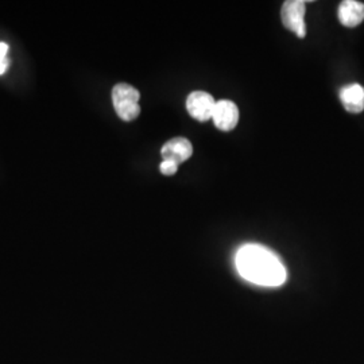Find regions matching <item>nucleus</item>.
Masks as SVG:
<instances>
[{"label":"nucleus","instance_id":"2","mask_svg":"<svg viewBox=\"0 0 364 364\" xmlns=\"http://www.w3.org/2000/svg\"><path fill=\"white\" fill-rule=\"evenodd\" d=\"M141 93L130 84L120 82L112 90V103L117 117L124 122H132L141 114Z\"/></svg>","mask_w":364,"mask_h":364},{"label":"nucleus","instance_id":"5","mask_svg":"<svg viewBox=\"0 0 364 364\" xmlns=\"http://www.w3.org/2000/svg\"><path fill=\"white\" fill-rule=\"evenodd\" d=\"M192 154H193V146L189 139L182 138V136L170 139L169 142H166L161 149L162 159L171 161L177 165L188 161Z\"/></svg>","mask_w":364,"mask_h":364},{"label":"nucleus","instance_id":"3","mask_svg":"<svg viewBox=\"0 0 364 364\" xmlns=\"http://www.w3.org/2000/svg\"><path fill=\"white\" fill-rule=\"evenodd\" d=\"M306 3L302 0H287L281 9V21L287 30L293 31L299 38H305V11Z\"/></svg>","mask_w":364,"mask_h":364},{"label":"nucleus","instance_id":"7","mask_svg":"<svg viewBox=\"0 0 364 364\" xmlns=\"http://www.w3.org/2000/svg\"><path fill=\"white\" fill-rule=\"evenodd\" d=\"M338 16L343 26H359L364 21V3L356 0L341 1L338 6Z\"/></svg>","mask_w":364,"mask_h":364},{"label":"nucleus","instance_id":"10","mask_svg":"<svg viewBox=\"0 0 364 364\" xmlns=\"http://www.w3.org/2000/svg\"><path fill=\"white\" fill-rule=\"evenodd\" d=\"M159 170H161V173L164 174V176H173V174H176L177 173V170H178V165L177 164H174V162H171V161H162V164L159 165Z\"/></svg>","mask_w":364,"mask_h":364},{"label":"nucleus","instance_id":"6","mask_svg":"<svg viewBox=\"0 0 364 364\" xmlns=\"http://www.w3.org/2000/svg\"><path fill=\"white\" fill-rule=\"evenodd\" d=\"M212 119L219 130H234L236 124L239 123V108L231 100L216 102Z\"/></svg>","mask_w":364,"mask_h":364},{"label":"nucleus","instance_id":"8","mask_svg":"<svg viewBox=\"0 0 364 364\" xmlns=\"http://www.w3.org/2000/svg\"><path fill=\"white\" fill-rule=\"evenodd\" d=\"M340 100L343 107L351 114L364 111V88L360 84H348L340 90Z\"/></svg>","mask_w":364,"mask_h":364},{"label":"nucleus","instance_id":"4","mask_svg":"<svg viewBox=\"0 0 364 364\" xmlns=\"http://www.w3.org/2000/svg\"><path fill=\"white\" fill-rule=\"evenodd\" d=\"M216 102L208 92H192L186 99V109L189 115L198 122H208L212 119Z\"/></svg>","mask_w":364,"mask_h":364},{"label":"nucleus","instance_id":"9","mask_svg":"<svg viewBox=\"0 0 364 364\" xmlns=\"http://www.w3.org/2000/svg\"><path fill=\"white\" fill-rule=\"evenodd\" d=\"M7 53H9V45L0 42V75H3L10 65V60L7 57Z\"/></svg>","mask_w":364,"mask_h":364},{"label":"nucleus","instance_id":"1","mask_svg":"<svg viewBox=\"0 0 364 364\" xmlns=\"http://www.w3.org/2000/svg\"><path fill=\"white\" fill-rule=\"evenodd\" d=\"M236 269L248 282L264 287H278L287 281V269L272 250L259 245H246L236 254Z\"/></svg>","mask_w":364,"mask_h":364}]
</instances>
